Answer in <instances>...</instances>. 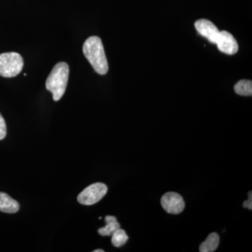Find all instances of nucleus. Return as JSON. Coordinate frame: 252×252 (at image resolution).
Instances as JSON below:
<instances>
[{
    "mask_svg": "<svg viewBox=\"0 0 252 252\" xmlns=\"http://www.w3.org/2000/svg\"><path fill=\"white\" fill-rule=\"evenodd\" d=\"M83 52L94 71L101 75L107 74L109 66L100 38L93 36L84 42Z\"/></svg>",
    "mask_w": 252,
    "mask_h": 252,
    "instance_id": "f257e3e1",
    "label": "nucleus"
},
{
    "mask_svg": "<svg viewBox=\"0 0 252 252\" xmlns=\"http://www.w3.org/2000/svg\"><path fill=\"white\" fill-rule=\"evenodd\" d=\"M69 66L66 63H58L50 73L46 81V88L53 94L55 101L63 97L67 88L69 79Z\"/></svg>",
    "mask_w": 252,
    "mask_h": 252,
    "instance_id": "f03ea898",
    "label": "nucleus"
},
{
    "mask_svg": "<svg viewBox=\"0 0 252 252\" xmlns=\"http://www.w3.org/2000/svg\"><path fill=\"white\" fill-rule=\"evenodd\" d=\"M22 56L16 52L0 54V76L3 77H14L22 71Z\"/></svg>",
    "mask_w": 252,
    "mask_h": 252,
    "instance_id": "7ed1b4c3",
    "label": "nucleus"
},
{
    "mask_svg": "<svg viewBox=\"0 0 252 252\" xmlns=\"http://www.w3.org/2000/svg\"><path fill=\"white\" fill-rule=\"evenodd\" d=\"M108 188L103 183H94L86 187L79 195L78 202L81 205H92L98 203L107 193Z\"/></svg>",
    "mask_w": 252,
    "mask_h": 252,
    "instance_id": "20e7f679",
    "label": "nucleus"
},
{
    "mask_svg": "<svg viewBox=\"0 0 252 252\" xmlns=\"http://www.w3.org/2000/svg\"><path fill=\"white\" fill-rule=\"evenodd\" d=\"M162 208L169 214L179 215L185 210V203L180 194L168 192L162 195L160 200Z\"/></svg>",
    "mask_w": 252,
    "mask_h": 252,
    "instance_id": "39448f33",
    "label": "nucleus"
},
{
    "mask_svg": "<svg viewBox=\"0 0 252 252\" xmlns=\"http://www.w3.org/2000/svg\"><path fill=\"white\" fill-rule=\"evenodd\" d=\"M220 52L233 55L238 51V44L234 36L227 31L220 32L216 44Z\"/></svg>",
    "mask_w": 252,
    "mask_h": 252,
    "instance_id": "423d86ee",
    "label": "nucleus"
},
{
    "mask_svg": "<svg viewBox=\"0 0 252 252\" xmlns=\"http://www.w3.org/2000/svg\"><path fill=\"white\" fill-rule=\"evenodd\" d=\"M195 27L199 34L206 37L212 44H216L220 31L213 23L208 20L200 19L195 22Z\"/></svg>",
    "mask_w": 252,
    "mask_h": 252,
    "instance_id": "0eeeda50",
    "label": "nucleus"
},
{
    "mask_svg": "<svg viewBox=\"0 0 252 252\" xmlns=\"http://www.w3.org/2000/svg\"><path fill=\"white\" fill-rule=\"evenodd\" d=\"M19 204L9 195L0 192V211L8 214L16 213L19 210Z\"/></svg>",
    "mask_w": 252,
    "mask_h": 252,
    "instance_id": "6e6552de",
    "label": "nucleus"
},
{
    "mask_svg": "<svg viewBox=\"0 0 252 252\" xmlns=\"http://www.w3.org/2000/svg\"><path fill=\"white\" fill-rule=\"evenodd\" d=\"M220 235L217 233H212L208 235L206 240L201 243L199 248L200 252H213L216 251L220 245Z\"/></svg>",
    "mask_w": 252,
    "mask_h": 252,
    "instance_id": "1a4fd4ad",
    "label": "nucleus"
},
{
    "mask_svg": "<svg viewBox=\"0 0 252 252\" xmlns=\"http://www.w3.org/2000/svg\"><path fill=\"white\" fill-rule=\"evenodd\" d=\"M105 222V226L102 227L98 230L99 234L102 236H111L116 230L120 228V224L117 221L115 217H106Z\"/></svg>",
    "mask_w": 252,
    "mask_h": 252,
    "instance_id": "9d476101",
    "label": "nucleus"
},
{
    "mask_svg": "<svg viewBox=\"0 0 252 252\" xmlns=\"http://www.w3.org/2000/svg\"><path fill=\"white\" fill-rule=\"evenodd\" d=\"M234 90L237 94L243 96H251L252 94V81L243 80L239 81L235 85Z\"/></svg>",
    "mask_w": 252,
    "mask_h": 252,
    "instance_id": "9b49d317",
    "label": "nucleus"
},
{
    "mask_svg": "<svg viewBox=\"0 0 252 252\" xmlns=\"http://www.w3.org/2000/svg\"><path fill=\"white\" fill-rule=\"evenodd\" d=\"M112 243L116 248H120L125 245L128 240V236L124 230L119 228L112 235Z\"/></svg>",
    "mask_w": 252,
    "mask_h": 252,
    "instance_id": "f8f14e48",
    "label": "nucleus"
},
{
    "mask_svg": "<svg viewBox=\"0 0 252 252\" xmlns=\"http://www.w3.org/2000/svg\"><path fill=\"white\" fill-rule=\"evenodd\" d=\"M6 135V126L4 118L0 114V140L4 139Z\"/></svg>",
    "mask_w": 252,
    "mask_h": 252,
    "instance_id": "ddd939ff",
    "label": "nucleus"
},
{
    "mask_svg": "<svg viewBox=\"0 0 252 252\" xmlns=\"http://www.w3.org/2000/svg\"><path fill=\"white\" fill-rule=\"evenodd\" d=\"M248 200H246V201L244 202L243 203V207H246V208L250 209V210H252V191H250L248 193Z\"/></svg>",
    "mask_w": 252,
    "mask_h": 252,
    "instance_id": "4468645a",
    "label": "nucleus"
},
{
    "mask_svg": "<svg viewBox=\"0 0 252 252\" xmlns=\"http://www.w3.org/2000/svg\"><path fill=\"white\" fill-rule=\"evenodd\" d=\"M103 250H94V252H104Z\"/></svg>",
    "mask_w": 252,
    "mask_h": 252,
    "instance_id": "2eb2a0df",
    "label": "nucleus"
}]
</instances>
